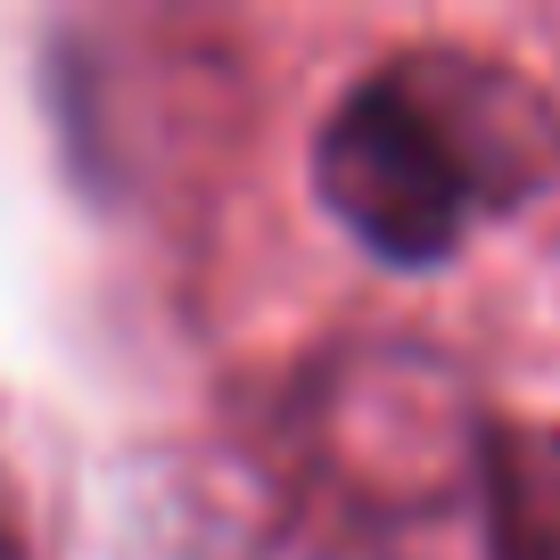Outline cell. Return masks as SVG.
Here are the masks:
<instances>
[{"instance_id": "cell-3", "label": "cell", "mask_w": 560, "mask_h": 560, "mask_svg": "<svg viewBox=\"0 0 560 560\" xmlns=\"http://www.w3.org/2000/svg\"><path fill=\"white\" fill-rule=\"evenodd\" d=\"M478 544L487 560H560V420L494 412L478 462Z\"/></svg>"}, {"instance_id": "cell-4", "label": "cell", "mask_w": 560, "mask_h": 560, "mask_svg": "<svg viewBox=\"0 0 560 560\" xmlns=\"http://www.w3.org/2000/svg\"><path fill=\"white\" fill-rule=\"evenodd\" d=\"M0 560H34V536H25V503L0 478Z\"/></svg>"}, {"instance_id": "cell-2", "label": "cell", "mask_w": 560, "mask_h": 560, "mask_svg": "<svg viewBox=\"0 0 560 560\" xmlns=\"http://www.w3.org/2000/svg\"><path fill=\"white\" fill-rule=\"evenodd\" d=\"M494 412L412 347H354L338 354L330 387H314V445L363 520H438L470 503L478 520V462Z\"/></svg>"}, {"instance_id": "cell-1", "label": "cell", "mask_w": 560, "mask_h": 560, "mask_svg": "<svg viewBox=\"0 0 560 560\" xmlns=\"http://www.w3.org/2000/svg\"><path fill=\"white\" fill-rule=\"evenodd\" d=\"M552 124L478 58H396L330 100L314 132V190L347 240L380 264H445L487 207H511L544 174Z\"/></svg>"}]
</instances>
